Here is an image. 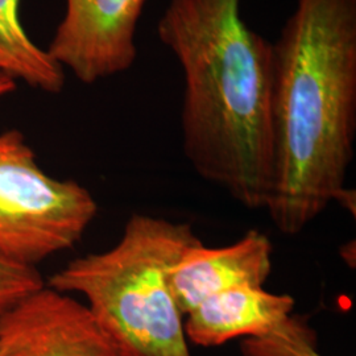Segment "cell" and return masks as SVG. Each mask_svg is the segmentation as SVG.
Wrapping results in <instances>:
<instances>
[{
	"mask_svg": "<svg viewBox=\"0 0 356 356\" xmlns=\"http://www.w3.org/2000/svg\"><path fill=\"white\" fill-rule=\"evenodd\" d=\"M242 0H169L159 40L184 76L182 151L195 173L247 209L273 177V48L245 24Z\"/></svg>",
	"mask_w": 356,
	"mask_h": 356,
	"instance_id": "1",
	"label": "cell"
},
{
	"mask_svg": "<svg viewBox=\"0 0 356 356\" xmlns=\"http://www.w3.org/2000/svg\"><path fill=\"white\" fill-rule=\"evenodd\" d=\"M273 48L266 210L294 236L346 189L356 134V0H296Z\"/></svg>",
	"mask_w": 356,
	"mask_h": 356,
	"instance_id": "2",
	"label": "cell"
},
{
	"mask_svg": "<svg viewBox=\"0 0 356 356\" xmlns=\"http://www.w3.org/2000/svg\"><path fill=\"white\" fill-rule=\"evenodd\" d=\"M198 243L189 223L132 214L114 247L72 260L48 286L83 296L123 356H191L169 276Z\"/></svg>",
	"mask_w": 356,
	"mask_h": 356,
	"instance_id": "3",
	"label": "cell"
},
{
	"mask_svg": "<svg viewBox=\"0 0 356 356\" xmlns=\"http://www.w3.org/2000/svg\"><path fill=\"white\" fill-rule=\"evenodd\" d=\"M97 213L86 188L38 165L19 131L0 134V256L35 268L79 242Z\"/></svg>",
	"mask_w": 356,
	"mask_h": 356,
	"instance_id": "4",
	"label": "cell"
},
{
	"mask_svg": "<svg viewBox=\"0 0 356 356\" xmlns=\"http://www.w3.org/2000/svg\"><path fill=\"white\" fill-rule=\"evenodd\" d=\"M0 356H123L89 307L44 285L0 312Z\"/></svg>",
	"mask_w": 356,
	"mask_h": 356,
	"instance_id": "5",
	"label": "cell"
},
{
	"mask_svg": "<svg viewBox=\"0 0 356 356\" xmlns=\"http://www.w3.org/2000/svg\"><path fill=\"white\" fill-rule=\"evenodd\" d=\"M147 0H66L48 54L83 83L128 70L136 60L135 33Z\"/></svg>",
	"mask_w": 356,
	"mask_h": 356,
	"instance_id": "6",
	"label": "cell"
},
{
	"mask_svg": "<svg viewBox=\"0 0 356 356\" xmlns=\"http://www.w3.org/2000/svg\"><path fill=\"white\" fill-rule=\"evenodd\" d=\"M272 242L250 229L229 245L210 248L198 243L170 270V288L185 316L207 297L243 285L263 286L272 272Z\"/></svg>",
	"mask_w": 356,
	"mask_h": 356,
	"instance_id": "7",
	"label": "cell"
},
{
	"mask_svg": "<svg viewBox=\"0 0 356 356\" xmlns=\"http://www.w3.org/2000/svg\"><path fill=\"white\" fill-rule=\"evenodd\" d=\"M296 301L289 294L243 285L216 293L184 317L188 341L216 347L236 338H259L276 330L292 316Z\"/></svg>",
	"mask_w": 356,
	"mask_h": 356,
	"instance_id": "8",
	"label": "cell"
},
{
	"mask_svg": "<svg viewBox=\"0 0 356 356\" xmlns=\"http://www.w3.org/2000/svg\"><path fill=\"white\" fill-rule=\"evenodd\" d=\"M19 0H0V70L48 92H60L64 67L26 36L17 16Z\"/></svg>",
	"mask_w": 356,
	"mask_h": 356,
	"instance_id": "9",
	"label": "cell"
},
{
	"mask_svg": "<svg viewBox=\"0 0 356 356\" xmlns=\"http://www.w3.org/2000/svg\"><path fill=\"white\" fill-rule=\"evenodd\" d=\"M244 356H322L317 351V337L301 317L291 316L280 327L259 338H245Z\"/></svg>",
	"mask_w": 356,
	"mask_h": 356,
	"instance_id": "10",
	"label": "cell"
},
{
	"mask_svg": "<svg viewBox=\"0 0 356 356\" xmlns=\"http://www.w3.org/2000/svg\"><path fill=\"white\" fill-rule=\"evenodd\" d=\"M44 285L36 268L26 267L0 256V312Z\"/></svg>",
	"mask_w": 356,
	"mask_h": 356,
	"instance_id": "11",
	"label": "cell"
},
{
	"mask_svg": "<svg viewBox=\"0 0 356 356\" xmlns=\"http://www.w3.org/2000/svg\"><path fill=\"white\" fill-rule=\"evenodd\" d=\"M13 89H15V83H13V78H10V76L0 78V97L13 91Z\"/></svg>",
	"mask_w": 356,
	"mask_h": 356,
	"instance_id": "12",
	"label": "cell"
},
{
	"mask_svg": "<svg viewBox=\"0 0 356 356\" xmlns=\"http://www.w3.org/2000/svg\"><path fill=\"white\" fill-rule=\"evenodd\" d=\"M3 76H4V74H3V72H1V70H0V78H3Z\"/></svg>",
	"mask_w": 356,
	"mask_h": 356,
	"instance_id": "13",
	"label": "cell"
}]
</instances>
